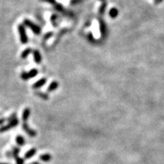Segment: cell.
<instances>
[{
    "label": "cell",
    "mask_w": 164,
    "mask_h": 164,
    "mask_svg": "<svg viewBox=\"0 0 164 164\" xmlns=\"http://www.w3.org/2000/svg\"><path fill=\"white\" fill-rule=\"evenodd\" d=\"M38 95H39V96H40V97L43 98V99H48L47 95L44 94H38Z\"/></svg>",
    "instance_id": "obj_21"
},
{
    "label": "cell",
    "mask_w": 164,
    "mask_h": 164,
    "mask_svg": "<svg viewBox=\"0 0 164 164\" xmlns=\"http://www.w3.org/2000/svg\"><path fill=\"white\" fill-rule=\"evenodd\" d=\"M36 153H37V150H36V148H31L30 150H28L26 154H25V158L26 160L30 159L31 157H33V156L35 155V154H36Z\"/></svg>",
    "instance_id": "obj_6"
},
{
    "label": "cell",
    "mask_w": 164,
    "mask_h": 164,
    "mask_svg": "<svg viewBox=\"0 0 164 164\" xmlns=\"http://www.w3.org/2000/svg\"><path fill=\"white\" fill-rule=\"evenodd\" d=\"M117 14H118V12H117V10L115 9H112L110 10V15L112 17H115L117 15Z\"/></svg>",
    "instance_id": "obj_16"
},
{
    "label": "cell",
    "mask_w": 164,
    "mask_h": 164,
    "mask_svg": "<svg viewBox=\"0 0 164 164\" xmlns=\"http://www.w3.org/2000/svg\"><path fill=\"white\" fill-rule=\"evenodd\" d=\"M33 58H34V61L36 63L39 64L41 62V56L38 50H35L33 52Z\"/></svg>",
    "instance_id": "obj_10"
},
{
    "label": "cell",
    "mask_w": 164,
    "mask_h": 164,
    "mask_svg": "<svg viewBox=\"0 0 164 164\" xmlns=\"http://www.w3.org/2000/svg\"><path fill=\"white\" fill-rule=\"evenodd\" d=\"M24 23H25V25L28 26V28H31L33 33H37V34H39V33H40V27L37 26V25H34L33 22L30 21L29 20L25 19V21H24Z\"/></svg>",
    "instance_id": "obj_3"
},
{
    "label": "cell",
    "mask_w": 164,
    "mask_h": 164,
    "mask_svg": "<svg viewBox=\"0 0 164 164\" xmlns=\"http://www.w3.org/2000/svg\"><path fill=\"white\" fill-rule=\"evenodd\" d=\"M58 86H59V84H58V82L56 81H53L50 84V85L49 86V87H48V92H52V91H55L56 89H57Z\"/></svg>",
    "instance_id": "obj_12"
},
{
    "label": "cell",
    "mask_w": 164,
    "mask_h": 164,
    "mask_svg": "<svg viewBox=\"0 0 164 164\" xmlns=\"http://www.w3.org/2000/svg\"><path fill=\"white\" fill-rule=\"evenodd\" d=\"M0 164H9V163H0Z\"/></svg>",
    "instance_id": "obj_25"
},
{
    "label": "cell",
    "mask_w": 164,
    "mask_h": 164,
    "mask_svg": "<svg viewBox=\"0 0 164 164\" xmlns=\"http://www.w3.org/2000/svg\"><path fill=\"white\" fill-rule=\"evenodd\" d=\"M18 124H19V121L17 120V119H15V120H13V121H12V122H9V124H8L7 126H2V127L0 128V133H2V132H5V131H9V130L12 129V128H13L16 127V126H17Z\"/></svg>",
    "instance_id": "obj_1"
},
{
    "label": "cell",
    "mask_w": 164,
    "mask_h": 164,
    "mask_svg": "<svg viewBox=\"0 0 164 164\" xmlns=\"http://www.w3.org/2000/svg\"><path fill=\"white\" fill-rule=\"evenodd\" d=\"M5 155L7 156V157H9V159H10V158H12V157H12V151L6 152V153H5Z\"/></svg>",
    "instance_id": "obj_20"
},
{
    "label": "cell",
    "mask_w": 164,
    "mask_h": 164,
    "mask_svg": "<svg viewBox=\"0 0 164 164\" xmlns=\"http://www.w3.org/2000/svg\"><path fill=\"white\" fill-rule=\"evenodd\" d=\"M37 74H38V71H37V69H32L31 71H30V72H28V73H27V72H23V73L21 74V77L23 80L26 81L28 80L30 78L35 77Z\"/></svg>",
    "instance_id": "obj_4"
},
{
    "label": "cell",
    "mask_w": 164,
    "mask_h": 164,
    "mask_svg": "<svg viewBox=\"0 0 164 164\" xmlns=\"http://www.w3.org/2000/svg\"><path fill=\"white\" fill-rule=\"evenodd\" d=\"M21 151V148L18 147H13L12 150V157H16L17 156H19V153Z\"/></svg>",
    "instance_id": "obj_13"
},
{
    "label": "cell",
    "mask_w": 164,
    "mask_h": 164,
    "mask_svg": "<svg viewBox=\"0 0 164 164\" xmlns=\"http://www.w3.org/2000/svg\"><path fill=\"white\" fill-rule=\"evenodd\" d=\"M18 30L20 33V37H21V41L23 44H25L28 43V37H27L26 31H25V28L23 25H20L18 26Z\"/></svg>",
    "instance_id": "obj_2"
},
{
    "label": "cell",
    "mask_w": 164,
    "mask_h": 164,
    "mask_svg": "<svg viewBox=\"0 0 164 164\" xmlns=\"http://www.w3.org/2000/svg\"><path fill=\"white\" fill-rule=\"evenodd\" d=\"M22 128H23V130H24V131H25L27 134H28V136H30V137L37 136V133L34 130L31 129L30 128H29V126H28V125L27 124L26 122H24V123H23V126H22Z\"/></svg>",
    "instance_id": "obj_5"
},
{
    "label": "cell",
    "mask_w": 164,
    "mask_h": 164,
    "mask_svg": "<svg viewBox=\"0 0 164 164\" xmlns=\"http://www.w3.org/2000/svg\"><path fill=\"white\" fill-rule=\"evenodd\" d=\"M40 160L44 161V162H49V161L52 160V156L49 154H43V155L40 156Z\"/></svg>",
    "instance_id": "obj_11"
},
{
    "label": "cell",
    "mask_w": 164,
    "mask_h": 164,
    "mask_svg": "<svg viewBox=\"0 0 164 164\" xmlns=\"http://www.w3.org/2000/svg\"><path fill=\"white\" fill-rule=\"evenodd\" d=\"M105 9H106V4H104V5H101V7H100V9H99V15H103L104 14V10Z\"/></svg>",
    "instance_id": "obj_19"
},
{
    "label": "cell",
    "mask_w": 164,
    "mask_h": 164,
    "mask_svg": "<svg viewBox=\"0 0 164 164\" xmlns=\"http://www.w3.org/2000/svg\"><path fill=\"white\" fill-rule=\"evenodd\" d=\"M31 164H40V163H39L38 162H33V163H32Z\"/></svg>",
    "instance_id": "obj_24"
},
{
    "label": "cell",
    "mask_w": 164,
    "mask_h": 164,
    "mask_svg": "<svg viewBox=\"0 0 164 164\" xmlns=\"http://www.w3.org/2000/svg\"><path fill=\"white\" fill-rule=\"evenodd\" d=\"M5 119H0V126L3 124L4 122H5Z\"/></svg>",
    "instance_id": "obj_23"
},
{
    "label": "cell",
    "mask_w": 164,
    "mask_h": 164,
    "mask_svg": "<svg viewBox=\"0 0 164 164\" xmlns=\"http://www.w3.org/2000/svg\"><path fill=\"white\" fill-rule=\"evenodd\" d=\"M46 82V79L45 78H41L40 80H39L38 81L34 83V84L33 85V88H39V87H42V86L45 84Z\"/></svg>",
    "instance_id": "obj_9"
},
{
    "label": "cell",
    "mask_w": 164,
    "mask_h": 164,
    "mask_svg": "<svg viewBox=\"0 0 164 164\" xmlns=\"http://www.w3.org/2000/svg\"><path fill=\"white\" fill-rule=\"evenodd\" d=\"M15 160L16 161L17 164H25V159L24 158H21L19 156L15 157Z\"/></svg>",
    "instance_id": "obj_15"
},
{
    "label": "cell",
    "mask_w": 164,
    "mask_h": 164,
    "mask_svg": "<svg viewBox=\"0 0 164 164\" xmlns=\"http://www.w3.org/2000/svg\"><path fill=\"white\" fill-rule=\"evenodd\" d=\"M31 49L30 48H27L25 51H23L22 53H21V58L22 59H25V58L28 57V56L31 52Z\"/></svg>",
    "instance_id": "obj_14"
},
{
    "label": "cell",
    "mask_w": 164,
    "mask_h": 164,
    "mask_svg": "<svg viewBox=\"0 0 164 164\" xmlns=\"http://www.w3.org/2000/svg\"><path fill=\"white\" fill-rule=\"evenodd\" d=\"M52 33H47V34L46 35V37H45V39H47L48 37H50V36H52Z\"/></svg>",
    "instance_id": "obj_22"
},
{
    "label": "cell",
    "mask_w": 164,
    "mask_h": 164,
    "mask_svg": "<svg viewBox=\"0 0 164 164\" xmlns=\"http://www.w3.org/2000/svg\"><path fill=\"white\" fill-rule=\"evenodd\" d=\"M30 115V110L29 108H26L24 110L22 113V119L25 122H27V120L28 119L29 116Z\"/></svg>",
    "instance_id": "obj_7"
},
{
    "label": "cell",
    "mask_w": 164,
    "mask_h": 164,
    "mask_svg": "<svg viewBox=\"0 0 164 164\" xmlns=\"http://www.w3.org/2000/svg\"><path fill=\"white\" fill-rule=\"evenodd\" d=\"M16 143L18 146H24L26 144V142H25L24 137H22L21 135H17L16 137Z\"/></svg>",
    "instance_id": "obj_8"
},
{
    "label": "cell",
    "mask_w": 164,
    "mask_h": 164,
    "mask_svg": "<svg viewBox=\"0 0 164 164\" xmlns=\"http://www.w3.org/2000/svg\"><path fill=\"white\" fill-rule=\"evenodd\" d=\"M17 119V118H16V113H13V114H12V115H11L9 118H8L7 121L9 122H12V121L15 120V119Z\"/></svg>",
    "instance_id": "obj_17"
},
{
    "label": "cell",
    "mask_w": 164,
    "mask_h": 164,
    "mask_svg": "<svg viewBox=\"0 0 164 164\" xmlns=\"http://www.w3.org/2000/svg\"><path fill=\"white\" fill-rule=\"evenodd\" d=\"M100 30H101V33L102 35L103 36V34L105 33V31H106V30H105V26H104V24H103V21H100Z\"/></svg>",
    "instance_id": "obj_18"
}]
</instances>
